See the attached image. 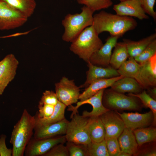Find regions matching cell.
Wrapping results in <instances>:
<instances>
[{"instance_id": "cell-1", "label": "cell", "mask_w": 156, "mask_h": 156, "mask_svg": "<svg viewBox=\"0 0 156 156\" xmlns=\"http://www.w3.org/2000/svg\"><path fill=\"white\" fill-rule=\"evenodd\" d=\"M93 17L92 25L98 35L107 31L111 36L120 38L137 25L136 21L131 17L113 14L104 11L95 14Z\"/></svg>"}, {"instance_id": "cell-2", "label": "cell", "mask_w": 156, "mask_h": 156, "mask_svg": "<svg viewBox=\"0 0 156 156\" xmlns=\"http://www.w3.org/2000/svg\"><path fill=\"white\" fill-rule=\"evenodd\" d=\"M36 125L35 116L25 109L14 125L10 142L12 145V156H23L26 147L32 137Z\"/></svg>"}, {"instance_id": "cell-3", "label": "cell", "mask_w": 156, "mask_h": 156, "mask_svg": "<svg viewBox=\"0 0 156 156\" xmlns=\"http://www.w3.org/2000/svg\"><path fill=\"white\" fill-rule=\"evenodd\" d=\"M71 42L70 50L88 63L93 54L103 45L92 25L85 28Z\"/></svg>"}, {"instance_id": "cell-4", "label": "cell", "mask_w": 156, "mask_h": 156, "mask_svg": "<svg viewBox=\"0 0 156 156\" xmlns=\"http://www.w3.org/2000/svg\"><path fill=\"white\" fill-rule=\"evenodd\" d=\"M81 10L79 14H68L62 20L64 31L62 38L64 41L72 42L85 28L92 25L94 12L85 5Z\"/></svg>"}, {"instance_id": "cell-5", "label": "cell", "mask_w": 156, "mask_h": 156, "mask_svg": "<svg viewBox=\"0 0 156 156\" xmlns=\"http://www.w3.org/2000/svg\"><path fill=\"white\" fill-rule=\"evenodd\" d=\"M71 119L67 124L65 135L66 141L87 145L91 142L88 130L89 117L80 115L77 113Z\"/></svg>"}, {"instance_id": "cell-6", "label": "cell", "mask_w": 156, "mask_h": 156, "mask_svg": "<svg viewBox=\"0 0 156 156\" xmlns=\"http://www.w3.org/2000/svg\"><path fill=\"white\" fill-rule=\"evenodd\" d=\"M28 18L5 2L0 1V30L19 27L24 24Z\"/></svg>"}, {"instance_id": "cell-7", "label": "cell", "mask_w": 156, "mask_h": 156, "mask_svg": "<svg viewBox=\"0 0 156 156\" xmlns=\"http://www.w3.org/2000/svg\"><path fill=\"white\" fill-rule=\"evenodd\" d=\"M55 93L59 101L66 107L76 103L79 99L80 87L76 86L74 80L64 77L55 84Z\"/></svg>"}, {"instance_id": "cell-8", "label": "cell", "mask_w": 156, "mask_h": 156, "mask_svg": "<svg viewBox=\"0 0 156 156\" xmlns=\"http://www.w3.org/2000/svg\"><path fill=\"white\" fill-rule=\"evenodd\" d=\"M104 93L105 103L110 108L118 109L134 110L139 107L136 97L127 96L111 89L105 92L104 90Z\"/></svg>"}, {"instance_id": "cell-9", "label": "cell", "mask_w": 156, "mask_h": 156, "mask_svg": "<svg viewBox=\"0 0 156 156\" xmlns=\"http://www.w3.org/2000/svg\"><path fill=\"white\" fill-rule=\"evenodd\" d=\"M66 141L65 135L40 139L33 137L27 144L24 154L26 156H42L55 145Z\"/></svg>"}, {"instance_id": "cell-10", "label": "cell", "mask_w": 156, "mask_h": 156, "mask_svg": "<svg viewBox=\"0 0 156 156\" xmlns=\"http://www.w3.org/2000/svg\"><path fill=\"white\" fill-rule=\"evenodd\" d=\"M104 90L103 89L99 90L94 95L85 100L78 101L75 106H73L72 105L69 106L68 110L72 112L70 118H71L74 115L78 113V109L80 106L86 104L91 105L92 107V109L90 112L84 111L82 116L85 117L99 116L109 111V109L104 106L102 103L103 96Z\"/></svg>"}, {"instance_id": "cell-11", "label": "cell", "mask_w": 156, "mask_h": 156, "mask_svg": "<svg viewBox=\"0 0 156 156\" xmlns=\"http://www.w3.org/2000/svg\"><path fill=\"white\" fill-rule=\"evenodd\" d=\"M0 64V95L14 78L19 64V62L14 55L10 54L2 60Z\"/></svg>"}, {"instance_id": "cell-12", "label": "cell", "mask_w": 156, "mask_h": 156, "mask_svg": "<svg viewBox=\"0 0 156 156\" xmlns=\"http://www.w3.org/2000/svg\"><path fill=\"white\" fill-rule=\"evenodd\" d=\"M99 117L105 129V139L118 138L125 127L124 122L120 116L109 110Z\"/></svg>"}, {"instance_id": "cell-13", "label": "cell", "mask_w": 156, "mask_h": 156, "mask_svg": "<svg viewBox=\"0 0 156 156\" xmlns=\"http://www.w3.org/2000/svg\"><path fill=\"white\" fill-rule=\"evenodd\" d=\"M113 9L116 14L121 16L134 17L142 20L149 16L142 7V0H127L114 5Z\"/></svg>"}, {"instance_id": "cell-14", "label": "cell", "mask_w": 156, "mask_h": 156, "mask_svg": "<svg viewBox=\"0 0 156 156\" xmlns=\"http://www.w3.org/2000/svg\"><path fill=\"white\" fill-rule=\"evenodd\" d=\"M136 81L143 89L156 86V54L144 63L140 64L139 75Z\"/></svg>"}, {"instance_id": "cell-15", "label": "cell", "mask_w": 156, "mask_h": 156, "mask_svg": "<svg viewBox=\"0 0 156 156\" xmlns=\"http://www.w3.org/2000/svg\"><path fill=\"white\" fill-rule=\"evenodd\" d=\"M118 36L108 37L105 43L90 57L89 62L98 66H109L112 54V51L117 42Z\"/></svg>"}, {"instance_id": "cell-16", "label": "cell", "mask_w": 156, "mask_h": 156, "mask_svg": "<svg viewBox=\"0 0 156 156\" xmlns=\"http://www.w3.org/2000/svg\"><path fill=\"white\" fill-rule=\"evenodd\" d=\"M68 121L65 118L56 122L36 125L33 137L36 139H40L65 134Z\"/></svg>"}, {"instance_id": "cell-17", "label": "cell", "mask_w": 156, "mask_h": 156, "mask_svg": "<svg viewBox=\"0 0 156 156\" xmlns=\"http://www.w3.org/2000/svg\"><path fill=\"white\" fill-rule=\"evenodd\" d=\"M123 120L125 127L133 130L138 128L147 126L153 120V115L152 111L144 114L138 113L117 112Z\"/></svg>"}, {"instance_id": "cell-18", "label": "cell", "mask_w": 156, "mask_h": 156, "mask_svg": "<svg viewBox=\"0 0 156 156\" xmlns=\"http://www.w3.org/2000/svg\"><path fill=\"white\" fill-rule=\"evenodd\" d=\"M88 64L89 69L86 72V79L80 88H86L92 82L98 79L110 78L120 76L117 70L112 67H100L94 65L90 62Z\"/></svg>"}, {"instance_id": "cell-19", "label": "cell", "mask_w": 156, "mask_h": 156, "mask_svg": "<svg viewBox=\"0 0 156 156\" xmlns=\"http://www.w3.org/2000/svg\"><path fill=\"white\" fill-rule=\"evenodd\" d=\"M123 77L120 75L110 78L99 79L93 81L80 94L79 99L81 101H83L90 97L99 90L111 87L115 81Z\"/></svg>"}, {"instance_id": "cell-20", "label": "cell", "mask_w": 156, "mask_h": 156, "mask_svg": "<svg viewBox=\"0 0 156 156\" xmlns=\"http://www.w3.org/2000/svg\"><path fill=\"white\" fill-rule=\"evenodd\" d=\"M111 89L116 92L123 93L126 92L138 94L143 89L135 79L123 77L115 81L111 86Z\"/></svg>"}, {"instance_id": "cell-21", "label": "cell", "mask_w": 156, "mask_h": 156, "mask_svg": "<svg viewBox=\"0 0 156 156\" xmlns=\"http://www.w3.org/2000/svg\"><path fill=\"white\" fill-rule=\"evenodd\" d=\"M118 141L121 151L131 155L136 153L138 145L133 130L125 127Z\"/></svg>"}, {"instance_id": "cell-22", "label": "cell", "mask_w": 156, "mask_h": 156, "mask_svg": "<svg viewBox=\"0 0 156 156\" xmlns=\"http://www.w3.org/2000/svg\"><path fill=\"white\" fill-rule=\"evenodd\" d=\"M156 39V33L152 34L138 41L124 39L129 56L134 58L139 55L154 40Z\"/></svg>"}, {"instance_id": "cell-23", "label": "cell", "mask_w": 156, "mask_h": 156, "mask_svg": "<svg viewBox=\"0 0 156 156\" xmlns=\"http://www.w3.org/2000/svg\"><path fill=\"white\" fill-rule=\"evenodd\" d=\"M88 130L91 141L100 142L105 140V130L99 116L89 117Z\"/></svg>"}, {"instance_id": "cell-24", "label": "cell", "mask_w": 156, "mask_h": 156, "mask_svg": "<svg viewBox=\"0 0 156 156\" xmlns=\"http://www.w3.org/2000/svg\"><path fill=\"white\" fill-rule=\"evenodd\" d=\"M114 48L109 64L111 67L118 70L129 56L126 45L124 42H117Z\"/></svg>"}, {"instance_id": "cell-25", "label": "cell", "mask_w": 156, "mask_h": 156, "mask_svg": "<svg viewBox=\"0 0 156 156\" xmlns=\"http://www.w3.org/2000/svg\"><path fill=\"white\" fill-rule=\"evenodd\" d=\"M19 11L27 18L34 13L36 6V0H0Z\"/></svg>"}, {"instance_id": "cell-26", "label": "cell", "mask_w": 156, "mask_h": 156, "mask_svg": "<svg viewBox=\"0 0 156 156\" xmlns=\"http://www.w3.org/2000/svg\"><path fill=\"white\" fill-rule=\"evenodd\" d=\"M117 70L120 75L133 78L136 80L139 75L140 64L133 57L129 56Z\"/></svg>"}, {"instance_id": "cell-27", "label": "cell", "mask_w": 156, "mask_h": 156, "mask_svg": "<svg viewBox=\"0 0 156 156\" xmlns=\"http://www.w3.org/2000/svg\"><path fill=\"white\" fill-rule=\"evenodd\" d=\"M66 106L58 101L55 106L54 112L52 114L48 117L39 118L35 116L36 125H41L56 122L65 118V112Z\"/></svg>"}, {"instance_id": "cell-28", "label": "cell", "mask_w": 156, "mask_h": 156, "mask_svg": "<svg viewBox=\"0 0 156 156\" xmlns=\"http://www.w3.org/2000/svg\"><path fill=\"white\" fill-rule=\"evenodd\" d=\"M138 145L155 141L156 138V129L153 127L138 128L133 130Z\"/></svg>"}, {"instance_id": "cell-29", "label": "cell", "mask_w": 156, "mask_h": 156, "mask_svg": "<svg viewBox=\"0 0 156 156\" xmlns=\"http://www.w3.org/2000/svg\"><path fill=\"white\" fill-rule=\"evenodd\" d=\"M86 146L88 156H109L105 140L100 142L91 141Z\"/></svg>"}, {"instance_id": "cell-30", "label": "cell", "mask_w": 156, "mask_h": 156, "mask_svg": "<svg viewBox=\"0 0 156 156\" xmlns=\"http://www.w3.org/2000/svg\"><path fill=\"white\" fill-rule=\"evenodd\" d=\"M128 95L134 96L140 99L146 107L151 109L153 115V121L154 123L156 121V101L146 91L138 94L129 93Z\"/></svg>"}, {"instance_id": "cell-31", "label": "cell", "mask_w": 156, "mask_h": 156, "mask_svg": "<svg viewBox=\"0 0 156 156\" xmlns=\"http://www.w3.org/2000/svg\"><path fill=\"white\" fill-rule=\"evenodd\" d=\"M77 3L84 5L94 12L107 8L113 4L111 0H77Z\"/></svg>"}, {"instance_id": "cell-32", "label": "cell", "mask_w": 156, "mask_h": 156, "mask_svg": "<svg viewBox=\"0 0 156 156\" xmlns=\"http://www.w3.org/2000/svg\"><path fill=\"white\" fill-rule=\"evenodd\" d=\"M156 54V39L153 41L139 55L134 58L139 64H142Z\"/></svg>"}, {"instance_id": "cell-33", "label": "cell", "mask_w": 156, "mask_h": 156, "mask_svg": "<svg viewBox=\"0 0 156 156\" xmlns=\"http://www.w3.org/2000/svg\"><path fill=\"white\" fill-rule=\"evenodd\" d=\"M70 156H88L86 145L67 142L66 146Z\"/></svg>"}, {"instance_id": "cell-34", "label": "cell", "mask_w": 156, "mask_h": 156, "mask_svg": "<svg viewBox=\"0 0 156 156\" xmlns=\"http://www.w3.org/2000/svg\"><path fill=\"white\" fill-rule=\"evenodd\" d=\"M105 140L109 155L118 156L121 151L118 138H111Z\"/></svg>"}, {"instance_id": "cell-35", "label": "cell", "mask_w": 156, "mask_h": 156, "mask_svg": "<svg viewBox=\"0 0 156 156\" xmlns=\"http://www.w3.org/2000/svg\"><path fill=\"white\" fill-rule=\"evenodd\" d=\"M58 100L55 92L52 91L45 90L39 103V105L49 104L55 106Z\"/></svg>"}, {"instance_id": "cell-36", "label": "cell", "mask_w": 156, "mask_h": 156, "mask_svg": "<svg viewBox=\"0 0 156 156\" xmlns=\"http://www.w3.org/2000/svg\"><path fill=\"white\" fill-rule=\"evenodd\" d=\"M64 143L58 144L51 149L42 156H68V151Z\"/></svg>"}, {"instance_id": "cell-37", "label": "cell", "mask_w": 156, "mask_h": 156, "mask_svg": "<svg viewBox=\"0 0 156 156\" xmlns=\"http://www.w3.org/2000/svg\"><path fill=\"white\" fill-rule=\"evenodd\" d=\"M55 106L46 104L39 105L38 111L35 116L39 118H44L49 117L53 113Z\"/></svg>"}, {"instance_id": "cell-38", "label": "cell", "mask_w": 156, "mask_h": 156, "mask_svg": "<svg viewBox=\"0 0 156 156\" xmlns=\"http://www.w3.org/2000/svg\"><path fill=\"white\" fill-rule=\"evenodd\" d=\"M142 7L146 13L151 16L155 21L156 12L154 9L155 0H142Z\"/></svg>"}, {"instance_id": "cell-39", "label": "cell", "mask_w": 156, "mask_h": 156, "mask_svg": "<svg viewBox=\"0 0 156 156\" xmlns=\"http://www.w3.org/2000/svg\"><path fill=\"white\" fill-rule=\"evenodd\" d=\"M6 136L2 134L0 136V156H11L12 149L8 148L6 145L5 140Z\"/></svg>"}, {"instance_id": "cell-40", "label": "cell", "mask_w": 156, "mask_h": 156, "mask_svg": "<svg viewBox=\"0 0 156 156\" xmlns=\"http://www.w3.org/2000/svg\"><path fill=\"white\" fill-rule=\"evenodd\" d=\"M147 89L152 96L151 97L154 99H155L156 96V88L155 86L153 88H150L149 87Z\"/></svg>"}, {"instance_id": "cell-41", "label": "cell", "mask_w": 156, "mask_h": 156, "mask_svg": "<svg viewBox=\"0 0 156 156\" xmlns=\"http://www.w3.org/2000/svg\"><path fill=\"white\" fill-rule=\"evenodd\" d=\"M144 155L145 156H155L156 155V153L155 151H152L147 153Z\"/></svg>"}, {"instance_id": "cell-42", "label": "cell", "mask_w": 156, "mask_h": 156, "mask_svg": "<svg viewBox=\"0 0 156 156\" xmlns=\"http://www.w3.org/2000/svg\"><path fill=\"white\" fill-rule=\"evenodd\" d=\"M131 155L125 152L121 151L118 156H129Z\"/></svg>"}, {"instance_id": "cell-43", "label": "cell", "mask_w": 156, "mask_h": 156, "mask_svg": "<svg viewBox=\"0 0 156 156\" xmlns=\"http://www.w3.org/2000/svg\"><path fill=\"white\" fill-rule=\"evenodd\" d=\"M118 0L120 1V2H122V1H126L127 0Z\"/></svg>"}, {"instance_id": "cell-44", "label": "cell", "mask_w": 156, "mask_h": 156, "mask_svg": "<svg viewBox=\"0 0 156 156\" xmlns=\"http://www.w3.org/2000/svg\"><path fill=\"white\" fill-rule=\"evenodd\" d=\"M1 62H2V60H1V61H0V64H1Z\"/></svg>"}]
</instances>
